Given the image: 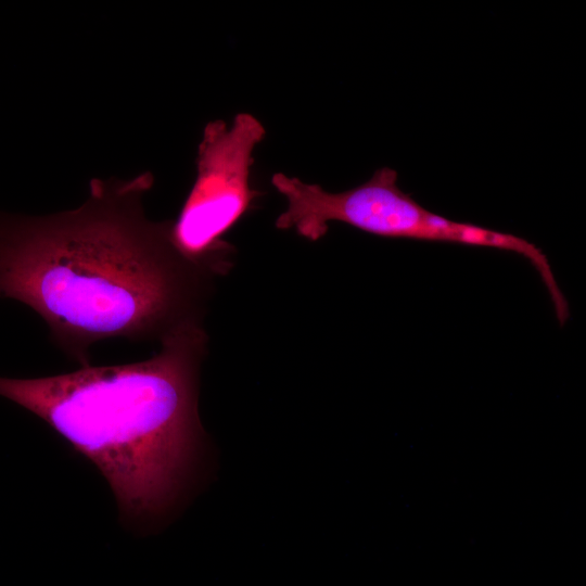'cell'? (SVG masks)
<instances>
[{
    "label": "cell",
    "mask_w": 586,
    "mask_h": 586,
    "mask_svg": "<svg viewBox=\"0 0 586 586\" xmlns=\"http://www.w3.org/2000/svg\"><path fill=\"white\" fill-rule=\"evenodd\" d=\"M150 173L92 180L87 200L61 213H0V297L47 323L52 341L82 367L98 341L163 339L199 321L206 275L170 241L171 221H152Z\"/></svg>",
    "instance_id": "1"
},
{
    "label": "cell",
    "mask_w": 586,
    "mask_h": 586,
    "mask_svg": "<svg viewBox=\"0 0 586 586\" xmlns=\"http://www.w3.org/2000/svg\"><path fill=\"white\" fill-rule=\"evenodd\" d=\"M205 346V332L191 321L163 337L150 359L43 378L0 377V396L89 460L110 485L120 520L145 527L179 499L202 442L198 374Z\"/></svg>",
    "instance_id": "2"
},
{
    "label": "cell",
    "mask_w": 586,
    "mask_h": 586,
    "mask_svg": "<svg viewBox=\"0 0 586 586\" xmlns=\"http://www.w3.org/2000/svg\"><path fill=\"white\" fill-rule=\"evenodd\" d=\"M265 136L263 124L250 113L237 114L230 126L217 119L204 128L195 181L170 227L176 251L204 273L225 270L231 246L224 237L259 195L251 170L253 151Z\"/></svg>",
    "instance_id": "3"
},
{
    "label": "cell",
    "mask_w": 586,
    "mask_h": 586,
    "mask_svg": "<svg viewBox=\"0 0 586 586\" xmlns=\"http://www.w3.org/2000/svg\"><path fill=\"white\" fill-rule=\"evenodd\" d=\"M397 179L396 170L383 167L367 182L331 193L318 184L276 173L271 183L288 202L276 227L293 228L313 242L327 233L331 221L386 238L444 242L449 219L422 207L400 190Z\"/></svg>",
    "instance_id": "4"
}]
</instances>
